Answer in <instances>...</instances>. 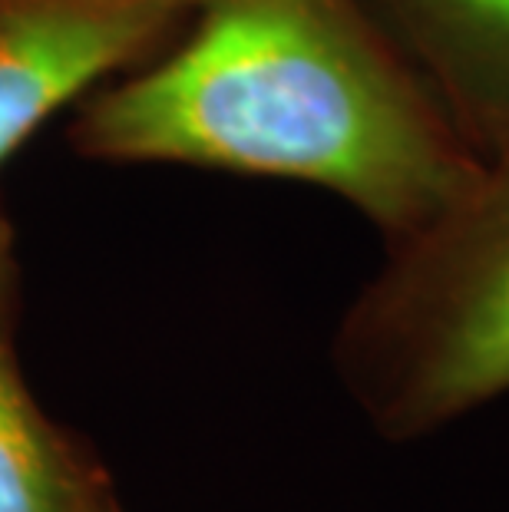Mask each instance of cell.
Returning a JSON list of instances; mask_svg holds the SVG:
<instances>
[{
  "instance_id": "obj_1",
  "label": "cell",
  "mask_w": 509,
  "mask_h": 512,
  "mask_svg": "<svg viewBox=\"0 0 509 512\" xmlns=\"http://www.w3.org/2000/svg\"><path fill=\"white\" fill-rule=\"evenodd\" d=\"M106 166H189L318 185L387 242L480 172L364 0H199L179 37L73 110Z\"/></svg>"
},
{
  "instance_id": "obj_4",
  "label": "cell",
  "mask_w": 509,
  "mask_h": 512,
  "mask_svg": "<svg viewBox=\"0 0 509 512\" xmlns=\"http://www.w3.org/2000/svg\"><path fill=\"white\" fill-rule=\"evenodd\" d=\"M480 162L509 146V0H364Z\"/></svg>"
},
{
  "instance_id": "obj_6",
  "label": "cell",
  "mask_w": 509,
  "mask_h": 512,
  "mask_svg": "<svg viewBox=\"0 0 509 512\" xmlns=\"http://www.w3.org/2000/svg\"><path fill=\"white\" fill-rule=\"evenodd\" d=\"M83 512H119L116 503L110 499V493H106V486L96 479V483L90 486V493H86V503H83Z\"/></svg>"
},
{
  "instance_id": "obj_5",
  "label": "cell",
  "mask_w": 509,
  "mask_h": 512,
  "mask_svg": "<svg viewBox=\"0 0 509 512\" xmlns=\"http://www.w3.org/2000/svg\"><path fill=\"white\" fill-rule=\"evenodd\" d=\"M20 261L0 202V512H83L96 483L30 394L17 357Z\"/></svg>"
},
{
  "instance_id": "obj_2",
  "label": "cell",
  "mask_w": 509,
  "mask_h": 512,
  "mask_svg": "<svg viewBox=\"0 0 509 512\" xmlns=\"http://www.w3.org/2000/svg\"><path fill=\"white\" fill-rule=\"evenodd\" d=\"M391 255L338 334L367 417L407 440L509 394V146Z\"/></svg>"
},
{
  "instance_id": "obj_3",
  "label": "cell",
  "mask_w": 509,
  "mask_h": 512,
  "mask_svg": "<svg viewBox=\"0 0 509 512\" xmlns=\"http://www.w3.org/2000/svg\"><path fill=\"white\" fill-rule=\"evenodd\" d=\"M199 0H0V169L53 116L166 50Z\"/></svg>"
}]
</instances>
